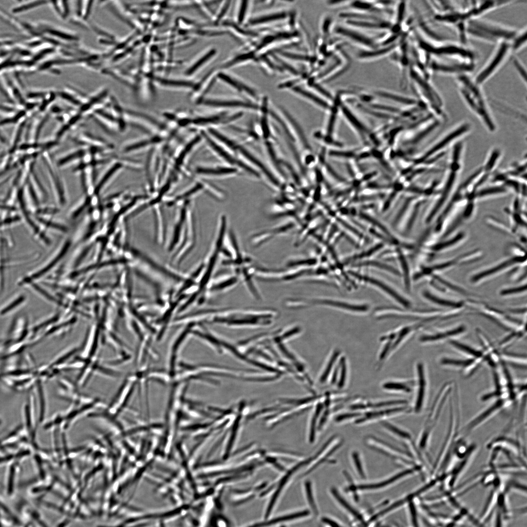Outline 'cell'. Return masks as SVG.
Instances as JSON below:
<instances>
[{
  "mask_svg": "<svg viewBox=\"0 0 527 527\" xmlns=\"http://www.w3.org/2000/svg\"><path fill=\"white\" fill-rule=\"evenodd\" d=\"M237 149L239 150L240 152L243 154L245 158L250 161L254 163L255 165L257 166L259 168L263 171V172L266 174V176L270 179L274 184L276 185L278 184V182L276 179L273 176V175L269 172V171L266 168V167L257 159L253 157L250 154H249L246 150L241 147H237Z\"/></svg>",
  "mask_w": 527,
  "mask_h": 527,
  "instance_id": "cell-22",
  "label": "cell"
},
{
  "mask_svg": "<svg viewBox=\"0 0 527 527\" xmlns=\"http://www.w3.org/2000/svg\"><path fill=\"white\" fill-rule=\"evenodd\" d=\"M512 55L510 42L502 41L496 44L487 61L473 77L475 81L482 86L498 72Z\"/></svg>",
  "mask_w": 527,
  "mask_h": 527,
  "instance_id": "cell-7",
  "label": "cell"
},
{
  "mask_svg": "<svg viewBox=\"0 0 527 527\" xmlns=\"http://www.w3.org/2000/svg\"><path fill=\"white\" fill-rule=\"evenodd\" d=\"M339 354V351L338 350L334 351L333 354L331 355L329 360L328 361L327 365L325 366V368L324 369L323 372L321 374L319 378V381L323 383L326 380L330 371L334 365V363L337 360L338 355Z\"/></svg>",
  "mask_w": 527,
  "mask_h": 527,
  "instance_id": "cell-29",
  "label": "cell"
},
{
  "mask_svg": "<svg viewBox=\"0 0 527 527\" xmlns=\"http://www.w3.org/2000/svg\"><path fill=\"white\" fill-rule=\"evenodd\" d=\"M509 0H471L468 12L470 19L482 18L489 12L519 2Z\"/></svg>",
  "mask_w": 527,
  "mask_h": 527,
  "instance_id": "cell-10",
  "label": "cell"
},
{
  "mask_svg": "<svg viewBox=\"0 0 527 527\" xmlns=\"http://www.w3.org/2000/svg\"><path fill=\"white\" fill-rule=\"evenodd\" d=\"M352 456L354 465L356 467L358 473L361 477L364 478H365V475L362 465V462L361 461L359 454L357 452L354 451L352 453Z\"/></svg>",
  "mask_w": 527,
  "mask_h": 527,
  "instance_id": "cell-38",
  "label": "cell"
},
{
  "mask_svg": "<svg viewBox=\"0 0 527 527\" xmlns=\"http://www.w3.org/2000/svg\"><path fill=\"white\" fill-rule=\"evenodd\" d=\"M416 39L420 50L431 57L475 62L478 60L479 55L475 50L459 41H434L420 34H417Z\"/></svg>",
  "mask_w": 527,
  "mask_h": 527,
  "instance_id": "cell-2",
  "label": "cell"
},
{
  "mask_svg": "<svg viewBox=\"0 0 527 527\" xmlns=\"http://www.w3.org/2000/svg\"><path fill=\"white\" fill-rule=\"evenodd\" d=\"M305 491L306 499L309 507L313 509L314 513L317 514L318 512L317 506L314 498L311 484L309 482L305 483Z\"/></svg>",
  "mask_w": 527,
  "mask_h": 527,
  "instance_id": "cell-33",
  "label": "cell"
},
{
  "mask_svg": "<svg viewBox=\"0 0 527 527\" xmlns=\"http://www.w3.org/2000/svg\"><path fill=\"white\" fill-rule=\"evenodd\" d=\"M383 387L386 389L397 390L410 392V388L405 385L397 382H387L384 384Z\"/></svg>",
  "mask_w": 527,
  "mask_h": 527,
  "instance_id": "cell-35",
  "label": "cell"
},
{
  "mask_svg": "<svg viewBox=\"0 0 527 527\" xmlns=\"http://www.w3.org/2000/svg\"><path fill=\"white\" fill-rule=\"evenodd\" d=\"M243 3L241 5L239 13L238 14V20L239 22H241L243 20L245 12L246 11L247 7L248 6L247 1H243Z\"/></svg>",
  "mask_w": 527,
  "mask_h": 527,
  "instance_id": "cell-41",
  "label": "cell"
},
{
  "mask_svg": "<svg viewBox=\"0 0 527 527\" xmlns=\"http://www.w3.org/2000/svg\"><path fill=\"white\" fill-rule=\"evenodd\" d=\"M360 216L362 218H364L365 220L367 221L368 222H370L371 223L374 225L375 226H376L380 229H381L386 235H387L388 237V238L390 239V241H392L393 243H396V239L394 238V237L391 235V234L388 231V230L384 226H383V225H382L381 223H380L379 222H378L376 220L374 219L373 218H371V217H369V216H367V215H366L365 214H364L363 213L361 214Z\"/></svg>",
  "mask_w": 527,
  "mask_h": 527,
  "instance_id": "cell-32",
  "label": "cell"
},
{
  "mask_svg": "<svg viewBox=\"0 0 527 527\" xmlns=\"http://www.w3.org/2000/svg\"><path fill=\"white\" fill-rule=\"evenodd\" d=\"M44 160L47 166L48 180L53 192L60 200L63 199L64 192V182L55 168L49 154L45 153L44 155Z\"/></svg>",
  "mask_w": 527,
  "mask_h": 527,
  "instance_id": "cell-14",
  "label": "cell"
},
{
  "mask_svg": "<svg viewBox=\"0 0 527 527\" xmlns=\"http://www.w3.org/2000/svg\"><path fill=\"white\" fill-rule=\"evenodd\" d=\"M524 290H526V288H524L523 284L513 287H510L508 288H505L500 291V294L502 296H510L516 295L519 293H522Z\"/></svg>",
  "mask_w": 527,
  "mask_h": 527,
  "instance_id": "cell-36",
  "label": "cell"
},
{
  "mask_svg": "<svg viewBox=\"0 0 527 527\" xmlns=\"http://www.w3.org/2000/svg\"><path fill=\"white\" fill-rule=\"evenodd\" d=\"M461 141H458L452 146L444 181L438 190L437 199L427 216L430 219H432L446 205L457 187V181L462 169L464 150V142Z\"/></svg>",
  "mask_w": 527,
  "mask_h": 527,
  "instance_id": "cell-3",
  "label": "cell"
},
{
  "mask_svg": "<svg viewBox=\"0 0 527 527\" xmlns=\"http://www.w3.org/2000/svg\"><path fill=\"white\" fill-rule=\"evenodd\" d=\"M512 63L515 70L516 71L520 79L524 84L525 86L527 88V73L526 67L522 61L515 56L512 57Z\"/></svg>",
  "mask_w": 527,
  "mask_h": 527,
  "instance_id": "cell-25",
  "label": "cell"
},
{
  "mask_svg": "<svg viewBox=\"0 0 527 527\" xmlns=\"http://www.w3.org/2000/svg\"><path fill=\"white\" fill-rule=\"evenodd\" d=\"M350 273H351L352 275H353L357 278L362 279L365 282L377 286L378 287H379L404 306L405 307L410 306V304L407 300H405L396 291L393 290L392 288H391L390 286L384 283L383 282H382L376 279L369 278L367 276H364L358 275L352 271L350 272Z\"/></svg>",
  "mask_w": 527,
  "mask_h": 527,
  "instance_id": "cell-16",
  "label": "cell"
},
{
  "mask_svg": "<svg viewBox=\"0 0 527 527\" xmlns=\"http://www.w3.org/2000/svg\"><path fill=\"white\" fill-rule=\"evenodd\" d=\"M454 78L459 94L466 105L487 131L495 132L497 124L482 86L478 84L470 75H460Z\"/></svg>",
  "mask_w": 527,
  "mask_h": 527,
  "instance_id": "cell-1",
  "label": "cell"
},
{
  "mask_svg": "<svg viewBox=\"0 0 527 527\" xmlns=\"http://www.w3.org/2000/svg\"><path fill=\"white\" fill-rule=\"evenodd\" d=\"M412 199H413L412 198H409V199H407L406 200L405 202L403 204V207L401 209V210L399 211L398 215L396 217V219H395V222H394L395 223H397V222L401 219V217L403 216L404 214L405 213V211L407 210V209L408 208V206L412 200Z\"/></svg>",
  "mask_w": 527,
  "mask_h": 527,
  "instance_id": "cell-40",
  "label": "cell"
},
{
  "mask_svg": "<svg viewBox=\"0 0 527 527\" xmlns=\"http://www.w3.org/2000/svg\"><path fill=\"white\" fill-rule=\"evenodd\" d=\"M29 329L28 320L25 315H21L16 317L9 327L7 339L3 342L5 349L12 344L23 342Z\"/></svg>",
  "mask_w": 527,
  "mask_h": 527,
  "instance_id": "cell-12",
  "label": "cell"
},
{
  "mask_svg": "<svg viewBox=\"0 0 527 527\" xmlns=\"http://www.w3.org/2000/svg\"><path fill=\"white\" fill-rule=\"evenodd\" d=\"M339 222H340V223L345 228H346V229L349 230L350 231H351L352 233H353L357 236L359 237V238H362L363 237V235L360 232H359L355 228H354V227H353L352 226L350 225L349 224L345 222L344 221H343V220H340V219H339Z\"/></svg>",
  "mask_w": 527,
  "mask_h": 527,
  "instance_id": "cell-42",
  "label": "cell"
},
{
  "mask_svg": "<svg viewBox=\"0 0 527 527\" xmlns=\"http://www.w3.org/2000/svg\"><path fill=\"white\" fill-rule=\"evenodd\" d=\"M359 415H360L359 413H345V414H341V415L338 416L336 418L335 420L337 422H340V421H343V420H346V419H349V418H352V417H354L359 416Z\"/></svg>",
  "mask_w": 527,
  "mask_h": 527,
  "instance_id": "cell-43",
  "label": "cell"
},
{
  "mask_svg": "<svg viewBox=\"0 0 527 527\" xmlns=\"http://www.w3.org/2000/svg\"><path fill=\"white\" fill-rule=\"evenodd\" d=\"M376 94L380 96L385 97L391 100L397 101V102L403 104L412 105H418L419 104L418 101L414 99L405 98L386 91H378L376 92Z\"/></svg>",
  "mask_w": 527,
  "mask_h": 527,
  "instance_id": "cell-24",
  "label": "cell"
},
{
  "mask_svg": "<svg viewBox=\"0 0 527 527\" xmlns=\"http://www.w3.org/2000/svg\"><path fill=\"white\" fill-rule=\"evenodd\" d=\"M356 266H371L377 267V268H381V269L385 270L386 271H387L388 272H391L392 274H394L395 275H397V276H400V273H399V272L398 271H397L395 268H393V267L390 266L388 265H387L386 264H383V263H382L377 262L376 261H367V262H364V263H361L358 264H356Z\"/></svg>",
  "mask_w": 527,
  "mask_h": 527,
  "instance_id": "cell-30",
  "label": "cell"
},
{
  "mask_svg": "<svg viewBox=\"0 0 527 527\" xmlns=\"http://www.w3.org/2000/svg\"><path fill=\"white\" fill-rule=\"evenodd\" d=\"M337 32L345 36L351 38L354 41L361 42V44H364L365 45L368 46L369 47H374L375 45L372 41L368 38L367 37L363 36L359 33L354 32L347 28H339L337 30Z\"/></svg>",
  "mask_w": 527,
  "mask_h": 527,
  "instance_id": "cell-21",
  "label": "cell"
},
{
  "mask_svg": "<svg viewBox=\"0 0 527 527\" xmlns=\"http://www.w3.org/2000/svg\"><path fill=\"white\" fill-rule=\"evenodd\" d=\"M423 203L422 201L418 203H417V204L415 206L414 210H413V212L412 213V214H411V216H410V217L409 218V220L408 221L407 224L406 225V228L405 229V230H406V231H409V230L412 227L413 223L414 221H415V220L416 219V217L417 216V214L418 213V211L419 210L420 205L421 204V203Z\"/></svg>",
  "mask_w": 527,
  "mask_h": 527,
  "instance_id": "cell-39",
  "label": "cell"
},
{
  "mask_svg": "<svg viewBox=\"0 0 527 527\" xmlns=\"http://www.w3.org/2000/svg\"><path fill=\"white\" fill-rule=\"evenodd\" d=\"M383 425L389 430L391 431L396 435L405 439H410L411 438L410 435H409L406 432L401 430L397 427L394 426L393 425L387 423H383Z\"/></svg>",
  "mask_w": 527,
  "mask_h": 527,
  "instance_id": "cell-34",
  "label": "cell"
},
{
  "mask_svg": "<svg viewBox=\"0 0 527 527\" xmlns=\"http://www.w3.org/2000/svg\"><path fill=\"white\" fill-rule=\"evenodd\" d=\"M527 27L525 26L524 28L519 29L517 34L510 42L512 54L515 53L527 45Z\"/></svg>",
  "mask_w": 527,
  "mask_h": 527,
  "instance_id": "cell-20",
  "label": "cell"
},
{
  "mask_svg": "<svg viewBox=\"0 0 527 527\" xmlns=\"http://www.w3.org/2000/svg\"><path fill=\"white\" fill-rule=\"evenodd\" d=\"M283 55H284V56L286 57L292 58V59H295V60H308V58L307 57H306L305 56H303V55H296V54H292V53H285V52L283 53Z\"/></svg>",
  "mask_w": 527,
  "mask_h": 527,
  "instance_id": "cell-44",
  "label": "cell"
},
{
  "mask_svg": "<svg viewBox=\"0 0 527 527\" xmlns=\"http://www.w3.org/2000/svg\"><path fill=\"white\" fill-rule=\"evenodd\" d=\"M477 62L454 60H445L429 56L427 67L431 74L453 76L470 75L476 69Z\"/></svg>",
  "mask_w": 527,
  "mask_h": 527,
  "instance_id": "cell-8",
  "label": "cell"
},
{
  "mask_svg": "<svg viewBox=\"0 0 527 527\" xmlns=\"http://www.w3.org/2000/svg\"><path fill=\"white\" fill-rule=\"evenodd\" d=\"M125 168L119 158L113 157L108 165L96 180L95 191L100 192L112 183Z\"/></svg>",
  "mask_w": 527,
  "mask_h": 527,
  "instance_id": "cell-11",
  "label": "cell"
},
{
  "mask_svg": "<svg viewBox=\"0 0 527 527\" xmlns=\"http://www.w3.org/2000/svg\"><path fill=\"white\" fill-rule=\"evenodd\" d=\"M465 331L466 327L464 325H460L454 328L444 331L438 332L432 335L423 336L421 337L420 341L423 342H440L459 335Z\"/></svg>",
  "mask_w": 527,
  "mask_h": 527,
  "instance_id": "cell-17",
  "label": "cell"
},
{
  "mask_svg": "<svg viewBox=\"0 0 527 527\" xmlns=\"http://www.w3.org/2000/svg\"><path fill=\"white\" fill-rule=\"evenodd\" d=\"M519 29L495 21L474 18L469 20L466 24V34L471 37L485 42L497 44L502 41H509L513 39Z\"/></svg>",
  "mask_w": 527,
  "mask_h": 527,
  "instance_id": "cell-4",
  "label": "cell"
},
{
  "mask_svg": "<svg viewBox=\"0 0 527 527\" xmlns=\"http://www.w3.org/2000/svg\"><path fill=\"white\" fill-rule=\"evenodd\" d=\"M293 90L295 92L302 95L303 96L305 97L306 98L309 99L310 100L313 101V102L318 104V105H319V106H321L323 108H327L329 107L328 104H327V103L324 102V101L323 100L319 98V97H318L316 95L313 94L309 91L305 90V89H304L299 87H296L293 89Z\"/></svg>",
  "mask_w": 527,
  "mask_h": 527,
  "instance_id": "cell-27",
  "label": "cell"
},
{
  "mask_svg": "<svg viewBox=\"0 0 527 527\" xmlns=\"http://www.w3.org/2000/svg\"><path fill=\"white\" fill-rule=\"evenodd\" d=\"M403 407L395 408L386 410H382L377 412L367 413L364 418H361L357 421V423H359L365 421L367 420L377 418L381 416H383L385 415L390 414L395 412L401 411L404 409Z\"/></svg>",
  "mask_w": 527,
  "mask_h": 527,
  "instance_id": "cell-26",
  "label": "cell"
},
{
  "mask_svg": "<svg viewBox=\"0 0 527 527\" xmlns=\"http://www.w3.org/2000/svg\"><path fill=\"white\" fill-rule=\"evenodd\" d=\"M412 77L422 102L436 119L441 122L446 120V115L443 99L431 82L430 78L425 76L417 69L412 71Z\"/></svg>",
  "mask_w": 527,
  "mask_h": 527,
  "instance_id": "cell-5",
  "label": "cell"
},
{
  "mask_svg": "<svg viewBox=\"0 0 527 527\" xmlns=\"http://www.w3.org/2000/svg\"><path fill=\"white\" fill-rule=\"evenodd\" d=\"M413 471V469L405 470L404 471H403L397 474L395 476H393V477L389 478L388 479L386 480V481H383V482H380V483H377V484H374L367 485H361V486H359V487H360L361 489H375V488H378V487H381L382 486H387V485H389V484L393 483V482L395 481L396 480L401 478L402 477H403L404 476H405V475H407V474H408L409 473H411Z\"/></svg>",
  "mask_w": 527,
  "mask_h": 527,
  "instance_id": "cell-23",
  "label": "cell"
},
{
  "mask_svg": "<svg viewBox=\"0 0 527 527\" xmlns=\"http://www.w3.org/2000/svg\"><path fill=\"white\" fill-rule=\"evenodd\" d=\"M286 14L284 13H275L265 16H263L252 20L250 23L251 24H257L261 23L271 21L273 20L281 19L285 17Z\"/></svg>",
  "mask_w": 527,
  "mask_h": 527,
  "instance_id": "cell-31",
  "label": "cell"
},
{
  "mask_svg": "<svg viewBox=\"0 0 527 527\" xmlns=\"http://www.w3.org/2000/svg\"><path fill=\"white\" fill-rule=\"evenodd\" d=\"M310 514L309 511L304 510L301 511L299 512L292 513L285 515L283 516L278 517L276 518L270 520L269 521H265L264 522L259 523L255 524L248 527H268L269 525H275L278 524V523H281L283 522L289 521L291 520H296L297 518H300L302 517H305Z\"/></svg>",
  "mask_w": 527,
  "mask_h": 527,
  "instance_id": "cell-18",
  "label": "cell"
},
{
  "mask_svg": "<svg viewBox=\"0 0 527 527\" xmlns=\"http://www.w3.org/2000/svg\"><path fill=\"white\" fill-rule=\"evenodd\" d=\"M417 372L418 374L419 388L415 405V410L418 412L422 406L426 385L424 366L421 363L417 365Z\"/></svg>",
  "mask_w": 527,
  "mask_h": 527,
  "instance_id": "cell-19",
  "label": "cell"
},
{
  "mask_svg": "<svg viewBox=\"0 0 527 527\" xmlns=\"http://www.w3.org/2000/svg\"><path fill=\"white\" fill-rule=\"evenodd\" d=\"M340 363L341 372L338 383V386L340 388H341L344 385L346 379V366L345 357H342L341 358Z\"/></svg>",
  "mask_w": 527,
  "mask_h": 527,
  "instance_id": "cell-37",
  "label": "cell"
},
{
  "mask_svg": "<svg viewBox=\"0 0 527 527\" xmlns=\"http://www.w3.org/2000/svg\"><path fill=\"white\" fill-rule=\"evenodd\" d=\"M522 257H523V255H518L517 256L515 254L514 256H509L507 257V259L496 263L492 266H489L488 268H486L485 270H481L477 274L475 273L472 275L470 281L474 284L479 283L483 282L484 280L486 281L487 279H490L496 275L501 274L510 267L515 266L513 265L522 264L523 259L521 260L519 259Z\"/></svg>",
  "mask_w": 527,
  "mask_h": 527,
  "instance_id": "cell-9",
  "label": "cell"
},
{
  "mask_svg": "<svg viewBox=\"0 0 527 527\" xmlns=\"http://www.w3.org/2000/svg\"><path fill=\"white\" fill-rule=\"evenodd\" d=\"M471 124L467 122L460 123L442 137L421 157L416 160L417 164H431L444 155L446 150L452 146L471 130Z\"/></svg>",
  "mask_w": 527,
  "mask_h": 527,
  "instance_id": "cell-6",
  "label": "cell"
},
{
  "mask_svg": "<svg viewBox=\"0 0 527 527\" xmlns=\"http://www.w3.org/2000/svg\"><path fill=\"white\" fill-rule=\"evenodd\" d=\"M27 298L22 293L14 295L0 306V315L6 316L20 310L25 304Z\"/></svg>",
  "mask_w": 527,
  "mask_h": 527,
  "instance_id": "cell-15",
  "label": "cell"
},
{
  "mask_svg": "<svg viewBox=\"0 0 527 527\" xmlns=\"http://www.w3.org/2000/svg\"><path fill=\"white\" fill-rule=\"evenodd\" d=\"M237 170L233 167H229L219 163L201 164L195 169V175L198 178L207 180L209 179H219L227 175H232L237 172Z\"/></svg>",
  "mask_w": 527,
  "mask_h": 527,
  "instance_id": "cell-13",
  "label": "cell"
},
{
  "mask_svg": "<svg viewBox=\"0 0 527 527\" xmlns=\"http://www.w3.org/2000/svg\"><path fill=\"white\" fill-rule=\"evenodd\" d=\"M399 255V259L400 264L403 269L405 285L407 290L410 287V276L408 265L406 260L402 251L399 249L397 250Z\"/></svg>",
  "mask_w": 527,
  "mask_h": 527,
  "instance_id": "cell-28",
  "label": "cell"
}]
</instances>
